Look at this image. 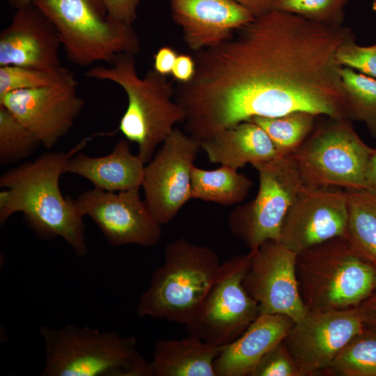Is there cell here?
<instances>
[{"mask_svg": "<svg viewBox=\"0 0 376 376\" xmlns=\"http://www.w3.org/2000/svg\"><path fill=\"white\" fill-rule=\"evenodd\" d=\"M85 75L114 82L124 90L128 104L118 130L129 141L137 143L138 155L145 164L151 160L156 148L168 137L175 125L185 121V111L174 100L172 82L153 68L143 78L139 77L134 54H119L108 67H92Z\"/></svg>", "mask_w": 376, "mask_h": 376, "instance_id": "3957f363", "label": "cell"}, {"mask_svg": "<svg viewBox=\"0 0 376 376\" xmlns=\"http://www.w3.org/2000/svg\"><path fill=\"white\" fill-rule=\"evenodd\" d=\"M345 95V117L362 122L376 138V79L351 68L340 71Z\"/></svg>", "mask_w": 376, "mask_h": 376, "instance_id": "d4e9b609", "label": "cell"}, {"mask_svg": "<svg viewBox=\"0 0 376 376\" xmlns=\"http://www.w3.org/2000/svg\"><path fill=\"white\" fill-rule=\"evenodd\" d=\"M353 36L343 24L290 13L256 16L229 39L194 52L195 74L185 86L189 109L210 134L297 111L346 118L336 53Z\"/></svg>", "mask_w": 376, "mask_h": 376, "instance_id": "6da1fadb", "label": "cell"}, {"mask_svg": "<svg viewBox=\"0 0 376 376\" xmlns=\"http://www.w3.org/2000/svg\"><path fill=\"white\" fill-rule=\"evenodd\" d=\"M324 375L376 376V330L364 329L340 351Z\"/></svg>", "mask_w": 376, "mask_h": 376, "instance_id": "4316f807", "label": "cell"}, {"mask_svg": "<svg viewBox=\"0 0 376 376\" xmlns=\"http://www.w3.org/2000/svg\"><path fill=\"white\" fill-rule=\"evenodd\" d=\"M61 47L56 27L31 3L16 9L0 33V66L57 68L62 65Z\"/></svg>", "mask_w": 376, "mask_h": 376, "instance_id": "e0dca14e", "label": "cell"}, {"mask_svg": "<svg viewBox=\"0 0 376 376\" xmlns=\"http://www.w3.org/2000/svg\"><path fill=\"white\" fill-rule=\"evenodd\" d=\"M372 8L373 10L376 12V0H373Z\"/></svg>", "mask_w": 376, "mask_h": 376, "instance_id": "ab89813d", "label": "cell"}, {"mask_svg": "<svg viewBox=\"0 0 376 376\" xmlns=\"http://www.w3.org/2000/svg\"><path fill=\"white\" fill-rule=\"evenodd\" d=\"M317 116L306 111H293L277 117H254L251 121L267 134L281 155L293 154L314 129Z\"/></svg>", "mask_w": 376, "mask_h": 376, "instance_id": "484cf974", "label": "cell"}, {"mask_svg": "<svg viewBox=\"0 0 376 376\" xmlns=\"http://www.w3.org/2000/svg\"><path fill=\"white\" fill-rule=\"evenodd\" d=\"M196 71L194 58L189 54H180L174 63L171 75L178 84L189 82Z\"/></svg>", "mask_w": 376, "mask_h": 376, "instance_id": "836d02e7", "label": "cell"}, {"mask_svg": "<svg viewBox=\"0 0 376 376\" xmlns=\"http://www.w3.org/2000/svg\"><path fill=\"white\" fill-rule=\"evenodd\" d=\"M251 259L249 251L221 264L201 307L185 325L188 335L224 347L237 339L260 315L257 302L243 285Z\"/></svg>", "mask_w": 376, "mask_h": 376, "instance_id": "30bf717a", "label": "cell"}, {"mask_svg": "<svg viewBox=\"0 0 376 376\" xmlns=\"http://www.w3.org/2000/svg\"><path fill=\"white\" fill-rule=\"evenodd\" d=\"M56 27L75 65L111 64L121 53L136 54L140 40L132 25L113 19L101 0H32Z\"/></svg>", "mask_w": 376, "mask_h": 376, "instance_id": "52a82bcc", "label": "cell"}, {"mask_svg": "<svg viewBox=\"0 0 376 376\" xmlns=\"http://www.w3.org/2000/svg\"><path fill=\"white\" fill-rule=\"evenodd\" d=\"M10 110L46 148L68 134L79 116L84 101L75 76L57 85L18 90L0 96Z\"/></svg>", "mask_w": 376, "mask_h": 376, "instance_id": "9a60e30c", "label": "cell"}, {"mask_svg": "<svg viewBox=\"0 0 376 376\" xmlns=\"http://www.w3.org/2000/svg\"><path fill=\"white\" fill-rule=\"evenodd\" d=\"M253 166L259 175L257 195L235 207L228 218L232 234L249 251L268 241L280 242L284 220L306 187L292 155H279Z\"/></svg>", "mask_w": 376, "mask_h": 376, "instance_id": "9c48e42d", "label": "cell"}, {"mask_svg": "<svg viewBox=\"0 0 376 376\" xmlns=\"http://www.w3.org/2000/svg\"><path fill=\"white\" fill-rule=\"evenodd\" d=\"M250 252L251 259L243 285L257 302L260 314H283L295 322L301 320L308 310L297 278V253L274 241L266 242Z\"/></svg>", "mask_w": 376, "mask_h": 376, "instance_id": "5bb4252c", "label": "cell"}, {"mask_svg": "<svg viewBox=\"0 0 376 376\" xmlns=\"http://www.w3.org/2000/svg\"><path fill=\"white\" fill-rule=\"evenodd\" d=\"M171 17L194 52L229 39L254 15L234 0H169Z\"/></svg>", "mask_w": 376, "mask_h": 376, "instance_id": "ac0fdd59", "label": "cell"}, {"mask_svg": "<svg viewBox=\"0 0 376 376\" xmlns=\"http://www.w3.org/2000/svg\"><path fill=\"white\" fill-rule=\"evenodd\" d=\"M347 1L278 0L272 9L293 13L319 23L341 25Z\"/></svg>", "mask_w": 376, "mask_h": 376, "instance_id": "f546056e", "label": "cell"}, {"mask_svg": "<svg viewBox=\"0 0 376 376\" xmlns=\"http://www.w3.org/2000/svg\"><path fill=\"white\" fill-rule=\"evenodd\" d=\"M296 273L308 311L357 307L376 290V267L345 236L298 253Z\"/></svg>", "mask_w": 376, "mask_h": 376, "instance_id": "5b68a950", "label": "cell"}, {"mask_svg": "<svg viewBox=\"0 0 376 376\" xmlns=\"http://www.w3.org/2000/svg\"><path fill=\"white\" fill-rule=\"evenodd\" d=\"M221 264L211 248L180 237L166 244L164 261L141 295L136 313L186 324L195 315Z\"/></svg>", "mask_w": 376, "mask_h": 376, "instance_id": "277c9868", "label": "cell"}, {"mask_svg": "<svg viewBox=\"0 0 376 376\" xmlns=\"http://www.w3.org/2000/svg\"><path fill=\"white\" fill-rule=\"evenodd\" d=\"M199 141L210 162L237 170L248 163L254 165L281 155L265 130L251 121L242 122Z\"/></svg>", "mask_w": 376, "mask_h": 376, "instance_id": "44dd1931", "label": "cell"}, {"mask_svg": "<svg viewBox=\"0 0 376 376\" xmlns=\"http://www.w3.org/2000/svg\"><path fill=\"white\" fill-rule=\"evenodd\" d=\"M222 348L189 335L158 340L150 361L153 376H216L214 361Z\"/></svg>", "mask_w": 376, "mask_h": 376, "instance_id": "7402d4cb", "label": "cell"}, {"mask_svg": "<svg viewBox=\"0 0 376 376\" xmlns=\"http://www.w3.org/2000/svg\"><path fill=\"white\" fill-rule=\"evenodd\" d=\"M294 324L283 314L260 313L237 339L223 347L214 361L216 376H249L262 357L285 338Z\"/></svg>", "mask_w": 376, "mask_h": 376, "instance_id": "d6986e66", "label": "cell"}, {"mask_svg": "<svg viewBox=\"0 0 376 376\" xmlns=\"http://www.w3.org/2000/svg\"><path fill=\"white\" fill-rule=\"evenodd\" d=\"M10 7L17 9L32 3V0H7Z\"/></svg>", "mask_w": 376, "mask_h": 376, "instance_id": "f35d334b", "label": "cell"}, {"mask_svg": "<svg viewBox=\"0 0 376 376\" xmlns=\"http://www.w3.org/2000/svg\"><path fill=\"white\" fill-rule=\"evenodd\" d=\"M145 163L133 155L128 141L122 139L104 156L92 157L79 152L68 162L65 173L89 180L94 187L108 191H123L142 186Z\"/></svg>", "mask_w": 376, "mask_h": 376, "instance_id": "ffe728a7", "label": "cell"}, {"mask_svg": "<svg viewBox=\"0 0 376 376\" xmlns=\"http://www.w3.org/2000/svg\"><path fill=\"white\" fill-rule=\"evenodd\" d=\"M178 55L177 52L171 47H161L153 55V69L164 76L171 75Z\"/></svg>", "mask_w": 376, "mask_h": 376, "instance_id": "e575fe53", "label": "cell"}, {"mask_svg": "<svg viewBox=\"0 0 376 376\" xmlns=\"http://www.w3.org/2000/svg\"><path fill=\"white\" fill-rule=\"evenodd\" d=\"M365 324L376 330V290L358 306Z\"/></svg>", "mask_w": 376, "mask_h": 376, "instance_id": "d590c367", "label": "cell"}, {"mask_svg": "<svg viewBox=\"0 0 376 376\" xmlns=\"http://www.w3.org/2000/svg\"><path fill=\"white\" fill-rule=\"evenodd\" d=\"M348 204L339 187H305L289 210L279 243L298 253L336 237H347Z\"/></svg>", "mask_w": 376, "mask_h": 376, "instance_id": "2e32d148", "label": "cell"}, {"mask_svg": "<svg viewBox=\"0 0 376 376\" xmlns=\"http://www.w3.org/2000/svg\"><path fill=\"white\" fill-rule=\"evenodd\" d=\"M373 149L350 120L328 117L292 155L307 187L366 189L365 171Z\"/></svg>", "mask_w": 376, "mask_h": 376, "instance_id": "ba28073f", "label": "cell"}, {"mask_svg": "<svg viewBox=\"0 0 376 376\" xmlns=\"http://www.w3.org/2000/svg\"><path fill=\"white\" fill-rule=\"evenodd\" d=\"M249 376H305L280 341L260 359Z\"/></svg>", "mask_w": 376, "mask_h": 376, "instance_id": "4dcf8cb0", "label": "cell"}, {"mask_svg": "<svg viewBox=\"0 0 376 376\" xmlns=\"http://www.w3.org/2000/svg\"><path fill=\"white\" fill-rule=\"evenodd\" d=\"M113 19L132 25L137 19V8L141 0H101Z\"/></svg>", "mask_w": 376, "mask_h": 376, "instance_id": "d6a6232c", "label": "cell"}, {"mask_svg": "<svg viewBox=\"0 0 376 376\" xmlns=\"http://www.w3.org/2000/svg\"><path fill=\"white\" fill-rule=\"evenodd\" d=\"M92 139H81L66 152H51L4 172L0 178V224L22 212L42 238L61 237L79 256L86 255L84 216L75 199L63 196L61 175L69 160Z\"/></svg>", "mask_w": 376, "mask_h": 376, "instance_id": "7a4b0ae2", "label": "cell"}, {"mask_svg": "<svg viewBox=\"0 0 376 376\" xmlns=\"http://www.w3.org/2000/svg\"><path fill=\"white\" fill-rule=\"evenodd\" d=\"M45 361L42 376H153L134 337L66 324L41 326Z\"/></svg>", "mask_w": 376, "mask_h": 376, "instance_id": "8992f818", "label": "cell"}, {"mask_svg": "<svg viewBox=\"0 0 376 376\" xmlns=\"http://www.w3.org/2000/svg\"><path fill=\"white\" fill-rule=\"evenodd\" d=\"M364 326L358 306L308 311L295 322L282 342L305 376L322 375Z\"/></svg>", "mask_w": 376, "mask_h": 376, "instance_id": "7c38bea8", "label": "cell"}, {"mask_svg": "<svg viewBox=\"0 0 376 376\" xmlns=\"http://www.w3.org/2000/svg\"><path fill=\"white\" fill-rule=\"evenodd\" d=\"M336 58L341 66L376 79V44L361 46L356 43L353 36L338 48Z\"/></svg>", "mask_w": 376, "mask_h": 376, "instance_id": "1f68e13d", "label": "cell"}, {"mask_svg": "<svg viewBox=\"0 0 376 376\" xmlns=\"http://www.w3.org/2000/svg\"><path fill=\"white\" fill-rule=\"evenodd\" d=\"M40 144L37 137L6 107L0 104V164L17 162Z\"/></svg>", "mask_w": 376, "mask_h": 376, "instance_id": "83f0119b", "label": "cell"}, {"mask_svg": "<svg viewBox=\"0 0 376 376\" xmlns=\"http://www.w3.org/2000/svg\"><path fill=\"white\" fill-rule=\"evenodd\" d=\"M252 185L246 175L229 166L205 170L194 166L192 169V198L229 206L244 200Z\"/></svg>", "mask_w": 376, "mask_h": 376, "instance_id": "603a6c76", "label": "cell"}, {"mask_svg": "<svg viewBox=\"0 0 376 376\" xmlns=\"http://www.w3.org/2000/svg\"><path fill=\"white\" fill-rule=\"evenodd\" d=\"M366 189L376 194V149L373 148L365 171Z\"/></svg>", "mask_w": 376, "mask_h": 376, "instance_id": "74e56055", "label": "cell"}, {"mask_svg": "<svg viewBox=\"0 0 376 376\" xmlns=\"http://www.w3.org/2000/svg\"><path fill=\"white\" fill-rule=\"evenodd\" d=\"M345 190L348 204L347 237L376 267V194L366 189Z\"/></svg>", "mask_w": 376, "mask_h": 376, "instance_id": "cb8c5ba5", "label": "cell"}, {"mask_svg": "<svg viewBox=\"0 0 376 376\" xmlns=\"http://www.w3.org/2000/svg\"><path fill=\"white\" fill-rule=\"evenodd\" d=\"M73 76V72L63 65L54 68L0 66V96L18 90L60 84Z\"/></svg>", "mask_w": 376, "mask_h": 376, "instance_id": "f1b7e54d", "label": "cell"}, {"mask_svg": "<svg viewBox=\"0 0 376 376\" xmlns=\"http://www.w3.org/2000/svg\"><path fill=\"white\" fill-rule=\"evenodd\" d=\"M201 149L200 141L174 127L145 166V202L160 224L177 215L191 197V172Z\"/></svg>", "mask_w": 376, "mask_h": 376, "instance_id": "8fae6325", "label": "cell"}, {"mask_svg": "<svg viewBox=\"0 0 376 376\" xmlns=\"http://www.w3.org/2000/svg\"><path fill=\"white\" fill-rule=\"evenodd\" d=\"M249 10L255 17L272 9L278 0H234Z\"/></svg>", "mask_w": 376, "mask_h": 376, "instance_id": "8d00e7d4", "label": "cell"}, {"mask_svg": "<svg viewBox=\"0 0 376 376\" xmlns=\"http://www.w3.org/2000/svg\"><path fill=\"white\" fill-rule=\"evenodd\" d=\"M139 189L116 193L94 187L81 193L75 201L81 214L93 220L111 246H152L160 240L161 225L141 200Z\"/></svg>", "mask_w": 376, "mask_h": 376, "instance_id": "4fadbf2b", "label": "cell"}]
</instances>
